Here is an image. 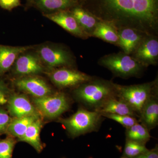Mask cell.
<instances>
[{
  "instance_id": "ffe728a7",
  "label": "cell",
  "mask_w": 158,
  "mask_h": 158,
  "mask_svg": "<svg viewBox=\"0 0 158 158\" xmlns=\"http://www.w3.org/2000/svg\"><path fill=\"white\" fill-rule=\"evenodd\" d=\"M39 118V116H37L15 118L11 120L6 132L14 137L20 138L24 135L29 126Z\"/></svg>"
},
{
  "instance_id": "484cf974",
  "label": "cell",
  "mask_w": 158,
  "mask_h": 158,
  "mask_svg": "<svg viewBox=\"0 0 158 158\" xmlns=\"http://www.w3.org/2000/svg\"><path fill=\"white\" fill-rule=\"evenodd\" d=\"M15 142L11 138L0 140V158H12Z\"/></svg>"
},
{
  "instance_id": "44dd1931",
  "label": "cell",
  "mask_w": 158,
  "mask_h": 158,
  "mask_svg": "<svg viewBox=\"0 0 158 158\" xmlns=\"http://www.w3.org/2000/svg\"><path fill=\"white\" fill-rule=\"evenodd\" d=\"M71 14L85 32L94 31L97 24V21L95 18L81 8L74 9Z\"/></svg>"
},
{
  "instance_id": "8992f818",
  "label": "cell",
  "mask_w": 158,
  "mask_h": 158,
  "mask_svg": "<svg viewBox=\"0 0 158 158\" xmlns=\"http://www.w3.org/2000/svg\"><path fill=\"white\" fill-rule=\"evenodd\" d=\"M36 108L44 116L49 118H56L68 110V99L63 93H57L41 98H35Z\"/></svg>"
},
{
  "instance_id": "9c48e42d",
  "label": "cell",
  "mask_w": 158,
  "mask_h": 158,
  "mask_svg": "<svg viewBox=\"0 0 158 158\" xmlns=\"http://www.w3.org/2000/svg\"><path fill=\"white\" fill-rule=\"evenodd\" d=\"M8 103L9 113L15 118L40 116L36 108L23 94H13L8 99Z\"/></svg>"
},
{
  "instance_id": "7402d4cb",
  "label": "cell",
  "mask_w": 158,
  "mask_h": 158,
  "mask_svg": "<svg viewBox=\"0 0 158 158\" xmlns=\"http://www.w3.org/2000/svg\"><path fill=\"white\" fill-rule=\"evenodd\" d=\"M34 4L41 11L51 13L68 8L72 0H34Z\"/></svg>"
},
{
  "instance_id": "ba28073f",
  "label": "cell",
  "mask_w": 158,
  "mask_h": 158,
  "mask_svg": "<svg viewBox=\"0 0 158 158\" xmlns=\"http://www.w3.org/2000/svg\"><path fill=\"white\" fill-rule=\"evenodd\" d=\"M52 81L61 87H69L85 83L91 79L90 76L73 69L62 68L49 74Z\"/></svg>"
},
{
  "instance_id": "6da1fadb",
  "label": "cell",
  "mask_w": 158,
  "mask_h": 158,
  "mask_svg": "<svg viewBox=\"0 0 158 158\" xmlns=\"http://www.w3.org/2000/svg\"><path fill=\"white\" fill-rule=\"evenodd\" d=\"M117 15L149 26L156 21L157 0H104Z\"/></svg>"
},
{
  "instance_id": "83f0119b",
  "label": "cell",
  "mask_w": 158,
  "mask_h": 158,
  "mask_svg": "<svg viewBox=\"0 0 158 158\" xmlns=\"http://www.w3.org/2000/svg\"><path fill=\"white\" fill-rule=\"evenodd\" d=\"M21 6V0H0V7L6 10H12Z\"/></svg>"
},
{
  "instance_id": "8fae6325",
  "label": "cell",
  "mask_w": 158,
  "mask_h": 158,
  "mask_svg": "<svg viewBox=\"0 0 158 158\" xmlns=\"http://www.w3.org/2000/svg\"><path fill=\"white\" fill-rule=\"evenodd\" d=\"M20 90L25 91L35 98H41L50 95L52 90L43 80L35 77L23 78L15 82Z\"/></svg>"
},
{
  "instance_id": "4dcf8cb0",
  "label": "cell",
  "mask_w": 158,
  "mask_h": 158,
  "mask_svg": "<svg viewBox=\"0 0 158 158\" xmlns=\"http://www.w3.org/2000/svg\"><path fill=\"white\" fill-rule=\"evenodd\" d=\"M27 5L29 6H31L34 4V0H27Z\"/></svg>"
},
{
  "instance_id": "d6986e66",
  "label": "cell",
  "mask_w": 158,
  "mask_h": 158,
  "mask_svg": "<svg viewBox=\"0 0 158 158\" xmlns=\"http://www.w3.org/2000/svg\"><path fill=\"white\" fill-rule=\"evenodd\" d=\"M92 35L110 43H118V33L115 27L110 23L106 22L98 23Z\"/></svg>"
},
{
  "instance_id": "7c38bea8",
  "label": "cell",
  "mask_w": 158,
  "mask_h": 158,
  "mask_svg": "<svg viewBox=\"0 0 158 158\" xmlns=\"http://www.w3.org/2000/svg\"><path fill=\"white\" fill-rule=\"evenodd\" d=\"M23 53L21 54L15 62V73L19 75L29 76L42 72L43 68L38 56Z\"/></svg>"
},
{
  "instance_id": "5bb4252c",
  "label": "cell",
  "mask_w": 158,
  "mask_h": 158,
  "mask_svg": "<svg viewBox=\"0 0 158 158\" xmlns=\"http://www.w3.org/2000/svg\"><path fill=\"white\" fill-rule=\"evenodd\" d=\"M156 90L144 105L140 113V121L148 130L154 128L158 123V99Z\"/></svg>"
},
{
  "instance_id": "4fadbf2b",
  "label": "cell",
  "mask_w": 158,
  "mask_h": 158,
  "mask_svg": "<svg viewBox=\"0 0 158 158\" xmlns=\"http://www.w3.org/2000/svg\"><path fill=\"white\" fill-rule=\"evenodd\" d=\"M135 52L136 60L144 65L154 64L158 56V42L154 38H148L141 42Z\"/></svg>"
},
{
  "instance_id": "603a6c76",
  "label": "cell",
  "mask_w": 158,
  "mask_h": 158,
  "mask_svg": "<svg viewBox=\"0 0 158 158\" xmlns=\"http://www.w3.org/2000/svg\"><path fill=\"white\" fill-rule=\"evenodd\" d=\"M127 139L145 144L151 138L149 130L142 124L137 123L127 128Z\"/></svg>"
},
{
  "instance_id": "f546056e",
  "label": "cell",
  "mask_w": 158,
  "mask_h": 158,
  "mask_svg": "<svg viewBox=\"0 0 158 158\" xmlns=\"http://www.w3.org/2000/svg\"><path fill=\"white\" fill-rule=\"evenodd\" d=\"M135 158H158V148L157 146L153 149L144 153Z\"/></svg>"
},
{
  "instance_id": "e0dca14e",
  "label": "cell",
  "mask_w": 158,
  "mask_h": 158,
  "mask_svg": "<svg viewBox=\"0 0 158 158\" xmlns=\"http://www.w3.org/2000/svg\"><path fill=\"white\" fill-rule=\"evenodd\" d=\"M97 112L101 115L106 113L119 115H128L135 117L136 113L131 108L122 100L117 99L115 97L109 99L105 102Z\"/></svg>"
},
{
  "instance_id": "ac0fdd59",
  "label": "cell",
  "mask_w": 158,
  "mask_h": 158,
  "mask_svg": "<svg viewBox=\"0 0 158 158\" xmlns=\"http://www.w3.org/2000/svg\"><path fill=\"white\" fill-rule=\"evenodd\" d=\"M41 127L42 122L40 118H38L29 126L24 135L19 138V141L29 143L37 152H40L43 148L40 136Z\"/></svg>"
},
{
  "instance_id": "7a4b0ae2",
  "label": "cell",
  "mask_w": 158,
  "mask_h": 158,
  "mask_svg": "<svg viewBox=\"0 0 158 158\" xmlns=\"http://www.w3.org/2000/svg\"><path fill=\"white\" fill-rule=\"evenodd\" d=\"M78 98L95 111L109 99L114 97L116 91L113 84L103 81L90 82L75 90Z\"/></svg>"
},
{
  "instance_id": "2e32d148",
  "label": "cell",
  "mask_w": 158,
  "mask_h": 158,
  "mask_svg": "<svg viewBox=\"0 0 158 158\" xmlns=\"http://www.w3.org/2000/svg\"><path fill=\"white\" fill-rule=\"evenodd\" d=\"M118 34V45L127 55L135 52L142 39L138 31L129 28L123 29Z\"/></svg>"
},
{
  "instance_id": "f1b7e54d",
  "label": "cell",
  "mask_w": 158,
  "mask_h": 158,
  "mask_svg": "<svg viewBox=\"0 0 158 158\" xmlns=\"http://www.w3.org/2000/svg\"><path fill=\"white\" fill-rule=\"evenodd\" d=\"M8 89L7 86L2 80H0V106L8 103Z\"/></svg>"
},
{
  "instance_id": "52a82bcc",
  "label": "cell",
  "mask_w": 158,
  "mask_h": 158,
  "mask_svg": "<svg viewBox=\"0 0 158 158\" xmlns=\"http://www.w3.org/2000/svg\"><path fill=\"white\" fill-rule=\"evenodd\" d=\"M39 59L50 67L69 65L72 63L71 56L65 50L50 45H43L37 50Z\"/></svg>"
},
{
  "instance_id": "9a60e30c",
  "label": "cell",
  "mask_w": 158,
  "mask_h": 158,
  "mask_svg": "<svg viewBox=\"0 0 158 158\" xmlns=\"http://www.w3.org/2000/svg\"><path fill=\"white\" fill-rule=\"evenodd\" d=\"M32 47L29 46L12 47L0 45V75L9 70L21 54Z\"/></svg>"
},
{
  "instance_id": "3957f363",
  "label": "cell",
  "mask_w": 158,
  "mask_h": 158,
  "mask_svg": "<svg viewBox=\"0 0 158 158\" xmlns=\"http://www.w3.org/2000/svg\"><path fill=\"white\" fill-rule=\"evenodd\" d=\"M113 85L118 99L126 103L139 114L148 100L156 91V83L154 82L131 86Z\"/></svg>"
},
{
  "instance_id": "5b68a950",
  "label": "cell",
  "mask_w": 158,
  "mask_h": 158,
  "mask_svg": "<svg viewBox=\"0 0 158 158\" xmlns=\"http://www.w3.org/2000/svg\"><path fill=\"white\" fill-rule=\"evenodd\" d=\"M100 64L117 76L123 77L134 76L141 70V64L125 53L112 54L103 57Z\"/></svg>"
},
{
  "instance_id": "d4e9b609",
  "label": "cell",
  "mask_w": 158,
  "mask_h": 158,
  "mask_svg": "<svg viewBox=\"0 0 158 158\" xmlns=\"http://www.w3.org/2000/svg\"><path fill=\"white\" fill-rule=\"evenodd\" d=\"M102 116H104L117 122L126 128H128L136 123H138V121L135 117L128 115H119L106 113L102 114Z\"/></svg>"
},
{
  "instance_id": "30bf717a",
  "label": "cell",
  "mask_w": 158,
  "mask_h": 158,
  "mask_svg": "<svg viewBox=\"0 0 158 158\" xmlns=\"http://www.w3.org/2000/svg\"><path fill=\"white\" fill-rule=\"evenodd\" d=\"M43 15L71 34L81 37L86 36L85 31L79 25L76 19L72 15L66 11L59 10L51 13H44Z\"/></svg>"
},
{
  "instance_id": "4316f807",
  "label": "cell",
  "mask_w": 158,
  "mask_h": 158,
  "mask_svg": "<svg viewBox=\"0 0 158 158\" xmlns=\"http://www.w3.org/2000/svg\"><path fill=\"white\" fill-rule=\"evenodd\" d=\"M12 119L6 110H0V135L7 131Z\"/></svg>"
},
{
  "instance_id": "277c9868",
  "label": "cell",
  "mask_w": 158,
  "mask_h": 158,
  "mask_svg": "<svg viewBox=\"0 0 158 158\" xmlns=\"http://www.w3.org/2000/svg\"><path fill=\"white\" fill-rule=\"evenodd\" d=\"M102 115L97 111L80 109L70 117L61 120V123L72 135L78 136L96 130Z\"/></svg>"
},
{
  "instance_id": "cb8c5ba5",
  "label": "cell",
  "mask_w": 158,
  "mask_h": 158,
  "mask_svg": "<svg viewBox=\"0 0 158 158\" xmlns=\"http://www.w3.org/2000/svg\"><path fill=\"white\" fill-rule=\"evenodd\" d=\"M148 150L144 143L127 139L123 156L135 158Z\"/></svg>"
},
{
  "instance_id": "1f68e13d",
  "label": "cell",
  "mask_w": 158,
  "mask_h": 158,
  "mask_svg": "<svg viewBox=\"0 0 158 158\" xmlns=\"http://www.w3.org/2000/svg\"><path fill=\"white\" fill-rule=\"evenodd\" d=\"M121 158H127L125 157L122 156V157Z\"/></svg>"
}]
</instances>
